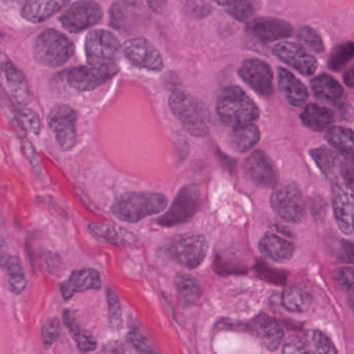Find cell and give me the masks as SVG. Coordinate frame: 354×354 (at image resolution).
Returning a JSON list of instances; mask_svg holds the SVG:
<instances>
[{"mask_svg": "<svg viewBox=\"0 0 354 354\" xmlns=\"http://www.w3.org/2000/svg\"><path fill=\"white\" fill-rule=\"evenodd\" d=\"M61 333V324L57 318H50L43 324L42 342L45 349H49L55 344Z\"/></svg>", "mask_w": 354, "mask_h": 354, "instance_id": "cell-38", "label": "cell"}, {"mask_svg": "<svg viewBox=\"0 0 354 354\" xmlns=\"http://www.w3.org/2000/svg\"><path fill=\"white\" fill-rule=\"evenodd\" d=\"M8 7H16V6L24 5L26 0H1Z\"/></svg>", "mask_w": 354, "mask_h": 354, "instance_id": "cell-48", "label": "cell"}, {"mask_svg": "<svg viewBox=\"0 0 354 354\" xmlns=\"http://www.w3.org/2000/svg\"><path fill=\"white\" fill-rule=\"evenodd\" d=\"M200 208V190L194 184L184 186L176 196L171 208L158 219L162 227H175L187 223Z\"/></svg>", "mask_w": 354, "mask_h": 354, "instance_id": "cell-8", "label": "cell"}, {"mask_svg": "<svg viewBox=\"0 0 354 354\" xmlns=\"http://www.w3.org/2000/svg\"><path fill=\"white\" fill-rule=\"evenodd\" d=\"M130 342H131L132 345L140 352H151L152 349H151L150 345H149L147 339L142 337L140 333H131L129 335Z\"/></svg>", "mask_w": 354, "mask_h": 354, "instance_id": "cell-45", "label": "cell"}, {"mask_svg": "<svg viewBox=\"0 0 354 354\" xmlns=\"http://www.w3.org/2000/svg\"><path fill=\"white\" fill-rule=\"evenodd\" d=\"M229 140L234 150L240 153L246 152L258 144L260 131L254 123L233 127Z\"/></svg>", "mask_w": 354, "mask_h": 354, "instance_id": "cell-26", "label": "cell"}, {"mask_svg": "<svg viewBox=\"0 0 354 354\" xmlns=\"http://www.w3.org/2000/svg\"><path fill=\"white\" fill-rule=\"evenodd\" d=\"M298 40L306 45L310 50L317 53H322L324 51V44L321 40L320 36L316 30H313L310 26H302L297 30Z\"/></svg>", "mask_w": 354, "mask_h": 354, "instance_id": "cell-35", "label": "cell"}, {"mask_svg": "<svg viewBox=\"0 0 354 354\" xmlns=\"http://www.w3.org/2000/svg\"><path fill=\"white\" fill-rule=\"evenodd\" d=\"M310 343L314 347L315 351L319 353H335V349L330 339L320 331H313L310 333Z\"/></svg>", "mask_w": 354, "mask_h": 354, "instance_id": "cell-40", "label": "cell"}, {"mask_svg": "<svg viewBox=\"0 0 354 354\" xmlns=\"http://www.w3.org/2000/svg\"><path fill=\"white\" fill-rule=\"evenodd\" d=\"M90 230L95 236L105 240L109 243L120 245L123 243V238L120 236L119 232L111 225H102V223H92Z\"/></svg>", "mask_w": 354, "mask_h": 354, "instance_id": "cell-36", "label": "cell"}, {"mask_svg": "<svg viewBox=\"0 0 354 354\" xmlns=\"http://www.w3.org/2000/svg\"><path fill=\"white\" fill-rule=\"evenodd\" d=\"M219 119L231 127L254 123L259 118V109L256 103L241 88H227L221 95L216 104Z\"/></svg>", "mask_w": 354, "mask_h": 354, "instance_id": "cell-2", "label": "cell"}, {"mask_svg": "<svg viewBox=\"0 0 354 354\" xmlns=\"http://www.w3.org/2000/svg\"><path fill=\"white\" fill-rule=\"evenodd\" d=\"M283 351L285 353H304L310 352L308 343L299 337H290L286 341Z\"/></svg>", "mask_w": 354, "mask_h": 354, "instance_id": "cell-42", "label": "cell"}, {"mask_svg": "<svg viewBox=\"0 0 354 354\" xmlns=\"http://www.w3.org/2000/svg\"><path fill=\"white\" fill-rule=\"evenodd\" d=\"M102 17V8L95 0H78L59 17V22L68 32L77 34L96 26Z\"/></svg>", "mask_w": 354, "mask_h": 354, "instance_id": "cell-9", "label": "cell"}, {"mask_svg": "<svg viewBox=\"0 0 354 354\" xmlns=\"http://www.w3.org/2000/svg\"><path fill=\"white\" fill-rule=\"evenodd\" d=\"M208 252V243L202 235L186 234L176 237L169 246L171 258L188 269L202 264Z\"/></svg>", "mask_w": 354, "mask_h": 354, "instance_id": "cell-7", "label": "cell"}, {"mask_svg": "<svg viewBox=\"0 0 354 354\" xmlns=\"http://www.w3.org/2000/svg\"><path fill=\"white\" fill-rule=\"evenodd\" d=\"M37 63L49 68H59L70 61L74 55V45L69 38L55 30L41 32L32 47Z\"/></svg>", "mask_w": 354, "mask_h": 354, "instance_id": "cell-4", "label": "cell"}, {"mask_svg": "<svg viewBox=\"0 0 354 354\" xmlns=\"http://www.w3.org/2000/svg\"><path fill=\"white\" fill-rule=\"evenodd\" d=\"M279 88L286 100L293 106H302L308 101V92L304 84L289 70L279 68Z\"/></svg>", "mask_w": 354, "mask_h": 354, "instance_id": "cell-21", "label": "cell"}, {"mask_svg": "<svg viewBox=\"0 0 354 354\" xmlns=\"http://www.w3.org/2000/svg\"><path fill=\"white\" fill-rule=\"evenodd\" d=\"M3 264L7 270L11 291L16 295L24 293L28 283L20 259L17 256H8L7 261H3Z\"/></svg>", "mask_w": 354, "mask_h": 354, "instance_id": "cell-30", "label": "cell"}, {"mask_svg": "<svg viewBox=\"0 0 354 354\" xmlns=\"http://www.w3.org/2000/svg\"><path fill=\"white\" fill-rule=\"evenodd\" d=\"M147 1H148L149 8L157 14L162 13L167 5V0H147Z\"/></svg>", "mask_w": 354, "mask_h": 354, "instance_id": "cell-46", "label": "cell"}, {"mask_svg": "<svg viewBox=\"0 0 354 354\" xmlns=\"http://www.w3.org/2000/svg\"><path fill=\"white\" fill-rule=\"evenodd\" d=\"M19 121L26 129L30 130L32 133H40V119H39V115L32 109H21L19 113Z\"/></svg>", "mask_w": 354, "mask_h": 354, "instance_id": "cell-41", "label": "cell"}, {"mask_svg": "<svg viewBox=\"0 0 354 354\" xmlns=\"http://www.w3.org/2000/svg\"><path fill=\"white\" fill-rule=\"evenodd\" d=\"M335 281L339 287L354 294V268L341 267L335 271Z\"/></svg>", "mask_w": 354, "mask_h": 354, "instance_id": "cell-39", "label": "cell"}, {"mask_svg": "<svg viewBox=\"0 0 354 354\" xmlns=\"http://www.w3.org/2000/svg\"><path fill=\"white\" fill-rule=\"evenodd\" d=\"M350 306H351L352 310H353L354 314V297H352L351 299H350Z\"/></svg>", "mask_w": 354, "mask_h": 354, "instance_id": "cell-51", "label": "cell"}, {"mask_svg": "<svg viewBox=\"0 0 354 354\" xmlns=\"http://www.w3.org/2000/svg\"><path fill=\"white\" fill-rule=\"evenodd\" d=\"M248 32L260 40L269 42L289 38L293 34V28L288 22L274 18H259L248 24Z\"/></svg>", "mask_w": 354, "mask_h": 354, "instance_id": "cell-17", "label": "cell"}, {"mask_svg": "<svg viewBox=\"0 0 354 354\" xmlns=\"http://www.w3.org/2000/svg\"><path fill=\"white\" fill-rule=\"evenodd\" d=\"M333 207L337 227L349 235L354 231V190L351 185L339 183L333 186Z\"/></svg>", "mask_w": 354, "mask_h": 354, "instance_id": "cell-14", "label": "cell"}, {"mask_svg": "<svg viewBox=\"0 0 354 354\" xmlns=\"http://www.w3.org/2000/svg\"><path fill=\"white\" fill-rule=\"evenodd\" d=\"M248 329L256 337L261 339L264 347L271 350V351L279 347L281 337L283 335V330H281L279 325L274 320L269 318V317L264 316V315L252 320L248 324Z\"/></svg>", "mask_w": 354, "mask_h": 354, "instance_id": "cell-22", "label": "cell"}, {"mask_svg": "<svg viewBox=\"0 0 354 354\" xmlns=\"http://www.w3.org/2000/svg\"><path fill=\"white\" fill-rule=\"evenodd\" d=\"M339 257L343 262L354 264V243L347 241L342 242Z\"/></svg>", "mask_w": 354, "mask_h": 354, "instance_id": "cell-44", "label": "cell"}, {"mask_svg": "<svg viewBox=\"0 0 354 354\" xmlns=\"http://www.w3.org/2000/svg\"><path fill=\"white\" fill-rule=\"evenodd\" d=\"M101 287V275L95 269H82L72 272L69 279L61 285L64 299L68 300L76 293L86 290L99 289Z\"/></svg>", "mask_w": 354, "mask_h": 354, "instance_id": "cell-20", "label": "cell"}, {"mask_svg": "<svg viewBox=\"0 0 354 354\" xmlns=\"http://www.w3.org/2000/svg\"><path fill=\"white\" fill-rule=\"evenodd\" d=\"M227 13L240 22L250 21L256 13L254 0H233L225 7Z\"/></svg>", "mask_w": 354, "mask_h": 354, "instance_id": "cell-32", "label": "cell"}, {"mask_svg": "<svg viewBox=\"0 0 354 354\" xmlns=\"http://www.w3.org/2000/svg\"><path fill=\"white\" fill-rule=\"evenodd\" d=\"M239 76L254 92L262 96L273 93V74L270 66L258 59H248L239 69Z\"/></svg>", "mask_w": 354, "mask_h": 354, "instance_id": "cell-15", "label": "cell"}, {"mask_svg": "<svg viewBox=\"0 0 354 354\" xmlns=\"http://www.w3.org/2000/svg\"><path fill=\"white\" fill-rule=\"evenodd\" d=\"M313 94L317 99L327 102H337L341 100L344 95V90L341 84L331 77V76L322 74L317 76L312 80Z\"/></svg>", "mask_w": 354, "mask_h": 354, "instance_id": "cell-25", "label": "cell"}, {"mask_svg": "<svg viewBox=\"0 0 354 354\" xmlns=\"http://www.w3.org/2000/svg\"><path fill=\"white\" fill-rule=\"evenodd\" d=\"M344 82L348 88H354V66L344 74Z\"/></svg>", "mask_w": 354, "mask_h": 354, "instance_id": "cell-47", "label": "cell"}, {"mask_svg": "<svg viewBox=\"0 0 354 354\" xmlns=\"http://www.w3.org/2000/svg\"><path fill=\"white\" fill-rule=\"evenodd\" d=\"M169 107L188 133L196 138L208 134V109L198 99L184 92H175L169 98Z\"/></svg>", "mask_w": 354, "mask_h": 354, "instance_id": "cell-3", "label": "cell"}, {"mask_svg": "<svg viewBox=\"0 0 354 354\" xmlns=\"http://www.w3.org/2000/svg\"><path fill=\"white\" fill-rule=\"evenodd\" d=\"M119 72L117 64L90 65L77 67L68 72L67 82L71 88L80 92H88L102 86Z\"/></svg>", "mask_w": 354, "mask_h": 354, "instance_id": "cell-10", "label": "cell"}, {"mask_svg": "<svg viewBox=\"0 0 354 354\" xmlns=\"http://www.w3.org/2000/svg\"><path fill=\"white\" fill-rule=\"evenodd\" d=\"M246 177L261 187H272L277 182L274 165L262 151H254L244 163Z\"/></svg>", "mask_w": 354, "mask_h": 354, "instance_id": "cell-16", "label": "cell"}, {"mask_svg": "<svg viewBox=\"0 0 354 354\" xmlns=\"http://www.w3.org/2000/svg\"><path fill=\"white\" fill-rule=\"evenodd\" d=\"M281 301H283V306L290 312L304 313L312 304V295L306 288L294 286V287L288 288L283 292Z\"/></svg>", "mask_w": 354, "mask_h": 354, "instance_id": "cell-29", "label": "cell"}, {"mask_svg": "<svg viewBox=\"0 0 354 354\" xmlns=\"http://www.w3.org/2000/svg\"><path fill=\"white\" fill-rule=\"evenodd\" d=\"M272 53L277 59L302 75H313L318 68L317 59L297 43H279L273 47Z\"/></svg>", "mask_w": 354, "mask_h": 354, "instance_id": "cell-13", "label": "cell"}, {"mask_svg": "<svg viewBox=\"0 0 354 354\" xmlns=\"http://www.w3.org/2000/svg\"><path fill=\"white\" fill-rule=\"evenodd\" d=\"M259 250L266 258L281 262V261L289 260L293 256L295 246L292 242L283 238L268 234L261 239Z\"/></svg>", "mask_w": 354, "mask_h": 354, "instance_id": "cell-23", "label": "cell"}, {"mask_svg": "<svg viewBox=\"0 0 354 354\" xmlns=\"http://www.w3.org/2000/svg\"><path fill=\"white\" fill-rule=\"evenodd\" d=\"M120 49L121 44L118 37L106 30H92L88 32L84 42L86 61L90 65L115 63Z\"/></svg>", "mask_w": 354, "mask_h": 354, "instance_id": "cell-6", "label": "cell"}, {"mask_svg": "<svg viewBox=\"0 0 354 354\" xmlns=\"http://www.w3.org/2000/svg\"><path fill=\"white\" fill-rule=\"evenodd\" d=\"M64 321L66 326L69 328L74 341L76 342L78 349L82 352L94 351L97 348V342L92 335L84 330L80 323L76 320L75 315L70 310H66L64 313Z\"/></svg>", "mask_w": 354, "mask_h": 354, "instance_id": "cell-28", "label": "cell"}, {"mask_svg": "<svg viewBox=\"0 0 354 354\" xmlns=\"http://www.w3.org/2000/svg\"><path fill=\"white\" fill-rule=\"evenodd\" d=\"M213 1H215L217 5L223 6V7H227V6H229L233 0H213Z\"/></svg>", "mask_w": 354, "mask_h": 354, "instance_id": "cell-49", "label": "cell"}, {"mask_svg": "<svg viewBox=\"0 0 354 354\" xmlns=\"http://www.w3.org/2000/svg\"><path fill=\"white\" fill-rule=\"evenodd\" d=\"M107 304H109V318L111 325L115 328H119L122 323L121 302L117 293L113 289H107Z\"/></svg>", "mask_w": 354, "mask_h": 354, "instance_id": "cell-37", "label": "cell"}, {"mask_svg": "<svg viewBox=\"0 0 354 354\" xmlns=\"http://www.w3.org/2000/svg\"><path fill=\"white\" fill-rule=\"evenodd\" d=\"M300 118L304 126L314 131L327 129L335 121L333 111L318 104L306 105Z\"/></svg>", "mask_w": 354, "mask_h": 354, "instance_id": "cell-24", "label": "cell"}, {"mask_svg": "<svg viewBox=\"0 0 354 354\" xmlns=\"http://www.w3.org/2000/svg\"><path fill=\"white\" fill-rule=\"evenodd\" d=\"M48 125L64 151L72 150L75 147L77 140L76 113L72 107L55 105L49 113Z\"/></svg>", "mask_w": 354, "mask_h": 354, "instance_id": "cell-11", "label": "cell"}, {"mask_svg": "<svg viewBox=\"0 0 354 354\" xmlns=\"http://www.w3.org/2000/svg\"><path fill=\"white\" fill-rule=\"evenodd\" d=\"M310 156L313 157L320 171L326 177H330L335 173V157L329 149L325 148V147L314 149L310 151Z\"/></svg>", "mask_w": 354, "mask_h": 354, "instance_id": "cell-34", "label": "cell"}, {"mask_svg": "<svg viewBox=\"0 0 354 354\" xmlns=\"http://www.w3.org/2000/svg\"><path fill=\"white\" fill-rule=\"evenodd\" d=\"M123 53L130 63L140 69L157 72L165 66L160 53L144 38L128 40L124 44Z\"/></svg>", "mask_w": 354, "mask_h": 354, "instance_id": "cell-12", "label": "cell"}, {"mask_svg": "<svg viewBox=\"0 0 354 354\" xmlns=\"http://www.w3.org/2000/svg\"><path fill=\"white\" fill-rule=\"evenodd\" d=\"M120 1H123L124 3H127L129 6H136L140 3V0H120Z\"/></svg>", "mask_w": 354, "mask_h": 354, "instance_id": "cell-50", "label": "cell"}, {"mask_svg": "<svg viewBox=\"0 0 354 354\" xmlns=\"http://www.w3.org/2000/svg\"><path fill=\"white\" fill-rule=\"evenodd\" d=\"M354 57V43L347 42L333 49L329 57L328 66L333 71H339Z\"/></svg>", "mask_w": 354, "mask_h": 354, "instance_id": "cell-33", "label": "cell"}, {"mask_svg": "<svg viewBox=\"0 0 354 354\" xmlns=\"http://www.w3.org/2000/svg\"><path fill=\"white\" fill-rule=\"evenodd\" d=\"M167 198L156 192H130L123 194L113 203V215L126 223H138L151 215L162 212L167 208Z\"/></svg>", "mask_w": 354, "mask_h": 354, "instance_id": "cell-1", "label": "cell"}, {"mask_svg": "<svg viewBox=\"0 0 354 354\" xmlns=\"http://www.w3.org/2000/svg\"><path fill=\"white\" fill-rule=\"evenodd\" d=\"M3 71L10 93L16 103L21 107L30 104L32 101V94L24 73L6 57L3 59Z\"/></svg>", "mask_w": 354, "mask_h": 354, "instance_id": "cell-19", "label": "cell"}, {"mask_svg": "<svg viewBox=\"0 0 354 354\" xmlns=\"http://www.w3.org/2000/svg\"><path fill=\"white\" fill-rule=\"evenodd\" d=\"M176 289L180 304L183 308L194 306L202 295L200 283L189 274H179L176 277Z\"/></svg>", "mask_w": 354, "mask_h": 354, "instance_id": "cell-27", "label": "cell"}, {"mask_svg": "<svg viewBox=\"0 0 354 354\" xmlns=\"http://www.w3.org/2000/svg\"><path fill=\"white\" fill-rule=\"evenodd\" d=\"M271 206L281 218L289 223H299L306 215L304 196L296 184H283L275 188Z\"/></svg>", "mask_w": 354, "mask_h": 354, "instance_id": "cell-5", "label": "cell"}, {"mask_svg": "<svg viewBox=\"0 0 354 354\" xmlns=\"http://www.w3.org/2000/svg\"><path fill=\"white\" fill-rule=\"evenodd\" d=\"M329 144L344 155L354 153V131L345 127H331L327 131Z\"/></svg>", "mask_w": 354, "mask_h": 354, "instance_id": "cell-31", "label": "cell"}, {"mask_svg": "<svg viewBox=\"0 0 354 354\" xmlns=\"http://www.w3.org/2000/svg\"><path fill=\"white\" fill-rule=\"evenodd\" d=\"M341 173L346 183L354 186V153L346 155L345 160L341 165Z\"/></svg>", "mask_w": 354, "mask_h": 354, "instance_id": "cell-43", "label": "cell"}, {"mask_svg": "<svg viewBox=\"0 0 354 354\" xmlns=\"http://www.w3.org/2000/svg\"><path fill=\"white\" fill-rule=\"evenodd\" d=\"M70 0H26L21 15L30 24H42L59 13Z\"/></svg>", "mask_w": 354, "mask_h": 354, "instance_id": "cell-18", "label": "cell"}]
</instances>
